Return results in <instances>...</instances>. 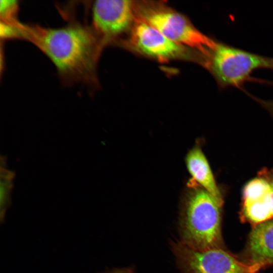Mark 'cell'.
I'll return each instance as SVG.
<instances>
[{
    "instance_id": "8fae6325",
    "label": "cell",
    "mask_w": 273,
    "mask_h": 273,
    "mask_svg": "<svg viewBox=\"0 0 273 273\" xmlns=\"http://www.w3.org/2000/svg\"><path fill=\"white\" fill-rule=\"evenodd\" d=\"M268 180L263 176L253 179L245 186L243 192V201L248 202L262 198L270 193Z\"/></svg>"
},
{
    "instance_id": "6da1fadb",
    "label": "cell",
    "mask_w": 273,
    "mask_h": 273,
    "mask_svg": "<svg viewBox=\"0 0 273 273\" xmlns=\"http://www.w3.org/2000/svg\"><path fill=\"white\" fill-rule=\"evenodd\" d=\"M20 35L48 57L65 85H83L92 92L98 88L97 66L105 46L89 24L76 20L57 28L23 24Z\"/></svg>"
},
{
    "instance_id": "4fadbf2b",
    "label": "cell",
    "mask_w": 273,
    "mask_h": 273,
    "mask_svg": "<svg viewBox=\"0 0 273 273\" xmlns=\"http://www.w3.org/2000/svg\"><path fill=\"white\" fill-rule=\"evenodd\" d=\"M3 173L1 172V220L3 219L6 208L9 203V195L12 187V180L13 174L11 172L4 169Z\"/></svg>"
},
{
    "instance_id": "5b68a950",
    "label": "cell",
    "mask_w": 273,
    "mask_h": 273,
    "mask_svg": "<svg viewBox=\"0 0 273 273\" xmlns=\"http://www.w3.org/2000/svg\"><path fill=\"white\" fill-rule=\"evenodd\" d=\"M171 248L182 273H258L262 268L241 262L221 248L197 250L177 242Z\"/></svg>"
},
{
    "instance_id": "7c38bea8",
    "label": "cell",
    "mask_w": 273,
    "mask_h": 273,
    "mask_svg": "<svg viewBox=\"0 0 273 273\" xmlns=\"http://www.w3.org/2000/svg\"><path fill=\"white\" fill-rule=\"evenodd\" d=\"M19 5L17 1H1V23L6 25H15L20 21L18 19Z\"/></svg>"
},
{
    "instance_id": "3957f363",
    "label": "cell",
    "mask_w": 273,
    "mask_h": 273,
    "mask_svg": "<svg viewBox=\"0 0 273 273\" xmlns=\"http://www.w3.org/2000/svg\"><path fill=\"white\" fill-rule=\"evenodd\" d=\"M205 65L220 87H240L256 70L273 69V58L216 41Z\"/></svg>"
},
{
    "instance_id": "52a82bcc",
    "label": "cell",
    "mask_w": 273,
    "mask_h": 273,
    "mask_svg": "<svg viewBox=\"0 0 273 273\" xmlns=\"http://www.w3.org/2000/svg\"><path fill=\"white\" fill-rule=\"evenodd\" d=\"M130 42L138 52L161 62L186 56L185 47L166 37L140 18L131 27Z\"/></svg>"
},
{
    "instance_id": "30bf717a",
    "label": "cell",
    "mask_w": 273,
    "mask_h": 273,
    "mask_svg": "<svg viewBox=\"0 0 273 273\" xmlns=\"http://www.w3.org/2000/svg\"><path fill=\"white\" fill-rule=\"evenodd\" d=\"M242 216L255 225L273 219L270 193L259 199L243 202Z\"/></svg>"
},
{
    "instance_id": "2e32d148",
    "label": "cell",
    "mask_w": 273,
    "mask_h": 273,
    "mask_svg": "<svg viewBox=\"0 0 273 273\" xmlns=\"http://www.w3.org/2000/svg\"><path fill=\"white\" fill-rule=\"evenodd\" d=\"M262 103L266 106L273 113V101H261Z\"/></svg>"
},
{
    "instance_id": "ba28073f",
    "label": "cell",
    "mask_w": 273,
    "mask_h": 273,
    "mask_svg": "<svg viewBox=\"0 0 273 273\" xmlns=\"http://www.w3.org/2000/svg\"><path fill=\"white\" fill-rule=\"evenodd\" d=\"M247 252L249 264L262 267L273 264V219L255 225L249 236Z\"/></svg>"
},
{
    "instance_id": "9c48e42d",
    "label": "cell",
    "mask_w": 273,
    "mask_h": 273,
    "mask_svg": "<svg viewBox=\"0 0 273 273\" xmlns=\"http://www.w3.org/2000/svg\"><path fill=\"white\" fill-rule=\"evenodd\" d=\"M187 167L192 179L190 181L197 184L223 202L221 193L216 184L209 164L202 150L194 147L186 157Z\"/></svg>"
},
{
    "instance_id": "277c9868",
    "label": "cell",
    "mask_w": 273,
    "mask_h": 273,
    "mask_svg": "<svg viewBox=\"0 0 273 273\" xmlns=\"http://www.w3.org/2000/svg\"><path fill=\"white\" fill-rule=\"evenodd\" d=\"M140 18L172 41L199 52L205 60L216 40L196 28L185 16L162 6L144 7Z\"/></svg>"
},
{
    "instance_id": "9a60e30c",
    "label": "cell",
    "mask_w": 273,
    "mask_h": 273,
    "mask_svg": "<svg viewBox=\"0 0 273 273\" xmlns=\"http://www.w3.org/2000/svg\"><path fill=\"white\" fill-rule=\"evenodd\" d=\"M102 273H134L132 268H114Z\"/></svg>"
},
{
    "instance_id": "8992f818",
    "label": "cell",
    "mask_w": 273,
    "mask_h": 273,
    "mask_svg": "<svg viewBox=\"0 0 273 273\" xmlns=\"http://www.w3.org/2000/svg\"><path fill=\"white\" fill-rule=\"evenodd\" d=\"M90 8L89 25L105 47L131 27L134 19L131 1H96Z\"/></svg>"
},
{
    "instance_id": "7a4b0ae2",
    "label": "cell",
    "mask_w": 273,
    "mask_h": 273,
    "mask_svg": "<svg viewBox=\"0 0 273 273\" xmlns=\"http://www.w3.org/2000/svg\"><path fill=\"white\" fill-rule=\"evenodd\" d=\"M183 202L178 222L180 242L197 250L221 248L223 202L196 184Z\"/></svg>"
},
{
    "instance_id": "5bb4252c",
    "label": "cell",
    "mask_w": 273,
    "mask_h": 273,
    "mask_svg": "<svg viewBox=\"0 0 273 273\" xmlns=\"http://www.w3.org/2000/svg\"><path fill=\"white\" fill-rule=\"evenodd\" d=\"M264 176L268 180L270 186V196L272 203V212H273V172L264 173Z\"/></svg>"
}]
</instances>
